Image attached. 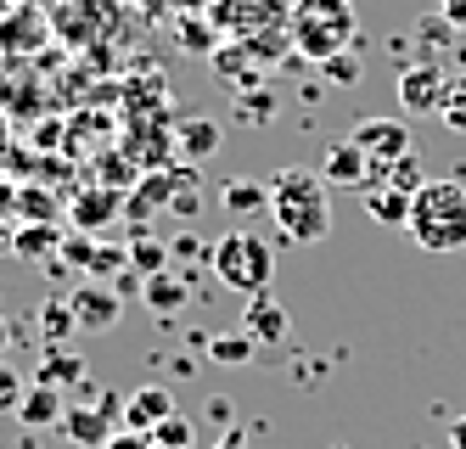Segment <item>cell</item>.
Masks as SVG:
<instances>
[{
	"label": "cell",
	"mask_w": 466,
	"mask_h": 449,
	"mask_svg": "<svg viewBox=\"0 0 466 449\" xmlns=\"http://www.w3.org/2000/svg\"><path fill=\"white\" fill-rule=\"evenodd\" d=\"M270 214L292 248H315L331 236V186L309 168H281L270 180Z\"/></svg>",
	"instance_id": "6da1fadb"
},
{
	"label": "cell",
	"mask_w": 466,
	"mask_h": 449,
	"mask_svg": "<svg viewBox=\"0 0 466 449\" xmlns=\"http://www.w3.org/2000/svg\"><path fill=\"white\" fill-rule=\"evenodd\" d=\"M405 230L427 253H461L466 248V186L461 180H427L410 202Z\"/></svg>",
	"instance_id": "7a4b0ae2"
},
{
	"label": "cell",
	"mask_w": 466,
	"mask_h": 449,
	"mask_svg": "<svg viewBox=\"0 0 466 449\" xmlns=\"http://www.w3.org/2000/svg\"><path fill=\"white\" fill-rule=\"evenodd\" d=\"M214 275L230 287V292H242V298H264L270 292V275H276V253H270V241H264L258 230L237 225V230H225L214 241Z\"/></svg>",
	"instance_id": "3957f363"
},
{
	"label": "cell",
	"mask_w": 466,
	"mask_h": 449,
	"mask_svg": "<svg viewBox=\"0 0 466 449\" xmlns=\"http://www.w3.org/2000/svg\"><path fill=\"white\" fill-rule=\"evenodd\" d=\"M292 46L309 62H331L354 46V6L349 0H298L292 6Z\"/></svg>",
	"instance_id": "277c9868"
},
{
	"label": "cell",
	"mask_w": 466,
	"mask_h": 449,
	"mask_svg": "<svg viewBox=\"0 0 466 449\" xmlns=\"http://www.w3.org/2000/svg\"><path fill=\"white\" fill-rule=\"evenodd\" d=\"M349 141L371 158V168H388L399 158H410V124L405 118H360L349 129Z\"/></svg>",
	"instance_id": "5b68a950"
},
{
	"label": "cell",
	"mask_w": 466,
	"mask_h": 449,
	"mask_svg": "<svg viewBox=\"0 0 466 449\" xmlns=\"http://www.w3.org/2000/svg\"><path fill=\"white\" fill-rule=\"evenodd\" d=\"M315 175L331 191H365V186H371V158H365L354 141H338V147H326V158H320Z\"/></svg>",
	"instance_id": "8992f818"
},
{
	"label": "cell",
	"mask_w": 466,
	"mask_h": 449,
	"mask_svg": "<svg viewBox=\"0 0 466 449\" xmlns=\"http://www.w3.org/2000/svg\"><path fill=\"white\" fill-rule=\"evenodd\" d=\"M68 309H74V326L79 332H113L118 326V292H107L102 281H85L68 298Z\"/></svg>",
	"instance_id": "52a82bcc"
},
{
	"label": "cell",
	"mask_w": 466,
	"mask_h": 449,
	"mask_svg": "<svg viewBox=\"0 0 466 449\" xmlns=\"http://www.w3.org/2000/svg\"><path fill=\"white\" fill-rule=\"evenodd\" d=\"M113 404H118V399H107L102 410L68 404V416H62V433H68L74 444H85V449H107V438H113Z\"/></svg>",
	"instance_id": "ba28073f"
},
{
	"label": "cell",
	"mask_w": 466,
	"mask_h": 449,
	"mask_svg": "<svg viewBox=\"0 0 466 449\" xmlns=\"http://www.w3.org/2000/svg\"><path fill=\"white\" fill-rule=\"evenodd\" d=\"M124 416H129V433H157L163 422L175 416V393L169 388H136Z\"/></svg>",
	"instance_id": "9c48e42d"
},
{
	"label": "cell",
	"mask_w": 466,
	"mask_h": 449,
	"mask_svg": "<svg viewBox=\"0 0 466 449\" xmlns=\"http://www.w3.org/2000/svg\"><path fill=\"white\" fill-rule=\"evenodd\" d=\"M399 96H405L410 113H444V101H450L444 79L432 74V67H410V74H399Z\"/></svg>",
	"instance_id": "30bf717a"
},
{
	"label": "cell",
	"mask_w": 466,
	"mask_h": 449,
	"mask_svg": "<svg viewBox=\"0 0 466 449\" xmlns=\"http://www.w3.org/2000/svg\"><path fill=\"white\" fill-rule=\"evenodd\" d=\"M62 416H68V404H62V393L46 388V383H35V388L23 393V404H17V422L23 427H62Z\"/></svg>",
	"instance_id": "8fae6325"
},
{
	"label": "cell",
	"mask_w": 466,
	"mask_h": 449,
	"mask_svg": "<svg viewBox=\"0 0 466 449\" xmlns=\"http://www.w3.org/2000/svg\"><path fill=\"white\" fill-rule=\"evenodd\" d=\"M141 298H147L152 315H180L191 292H186V281H180L175 270H157V275H147V281H141Z\"/></svg>",
	"instance_id": "7c38bea8"
},
{
	"label": "cell",
	"mask_w": 466,
	"mask_h": 449,
	"mask_svg": "<svg viewBox=\"0 0 466 449\" xmlns=\"http://www.w3.org/2000/svg\"><path fill=\"white\" fill-rule=\"evenodd\" d=\"M360 197H365V214H371V219H382V225H410V202H416V197L393 191V186H382V180H371Z\"/></svg>",
	"instance_id": "4fadbf2b"
},
{
	"label": "cell",
	"mask_w": 466,
	"mask_h": 449,
	"mask_svg": "<svg viewBox=\"0 0 466 449\" xmlns=\"http://www.w3.org/2000/svg\"><path fill=\"white\" fill-rule=\"evenodd\" d=\"M248 337L258 342H281L287 337V309L270 298V292H264V298H248Z\"/></svg>",
	"instance_id": "5bb4252c"
},
{
	"label": "cell",
	"mask_w": 466,
	"mask_h": 449,
	"mask_svg": "<svg viewBox=\"0 0 466 449\" xmlns=\"http://www.w3.org/2000/svg\"><path fill=\"white\" fill-rule=\"evenodd\" d=\"M225 209L237 214V219H253V214H264V209H270V186H264V180H253V175L230 180V186H225Z\"/></svg>",
	"instance_id": "9a60e30c"
},
{
	"label": "cell",
	"mask_w": 466,
	"mask_h": 449,
	"mask_svg": "<svg viewBox=\"0 0 466 449\" xmlns=\"http://www.w3.org/2000/svg\"><path fill=\"white\" fill-rule=\"evenodd\" d=\"M186 158H208L214 147H219V124H208V118H186Z\"/></svg>",
	"instance_id": "2e32d148"
},
{
	"label": "cell",
	"mask_w": 466,
	"mask_h": 449,
	"mask_svg": "<svg viewBox=\"0 0 466 449\" xmlns=\"http://www.w3.org/2000/svg\"><path fill=\"white\" fill-rule=\"evenodd\" d=\"M113 209H118V197H113V191H90V197H79V209H74V214H79V225H90V230H96Z\"/></svg>",
	"instance_id": "e0dca14e"
},
{
	"label": "cell",
	"mask_w": 466,
	"mask_h": 449,
	"mask_svg": "<svg viewBox=\"0 0 466 449\" xmlns=\"http://www.w3.org/2000/svg\"><path fill=\"white\" fill-rule=\"evenodd\" d=\"M23 393H28V388H23V376H17V371H12L6 360H0V416H17Z\"/></svg>",
	"instance_id": "ac0fdd59"
},
{
	"label": "cell",
	"mask_w": 466,
	"mask_h": 449,
	"mask_svg": "<svg viewBox=\"0 0 466 449\" xmlns=\"http://www.w3.org/2000/svg\"><path fill=\"white\" fill-rule=\"evenodd\" d=\"M253 354V337H214V360L219 365H248Z\"/></svg>",
	"instance_id": "d6986e66"
},
{
	"label": "cell",
	"mask_w": 466,
	"mask_h": 449,
	"mask_svg": "<svg viewBox=\"0 0 466 449\" xmlns=\"http://www.w3.org/2000/svg\"><path fill=\"white\" fill-rule=\"evenodd\" d=\"M152 444H175V449H191V422L186 416H169V422H163L157 433H147Z\"/></svg>",
	"instance_id": "ffe728a7"
},
{
	"label": "cell",
	"mask_w": 466,
	"mask_h": 449,
	"mask_svg": "<svg viewBox=\"0 0 466 449\" xmlns=\"http://www.w3.org/2000/svg\"><path fill=\"white\" fill-rule=\"evenodd\" d=\"M74 376H79V360H74V354H51V365H46L40 383H46V388H56V383H74Z\"/></svg>",
	"instance_id": "44dd1931"
},
{
	"label": "cell",
	"mask_w": 466,
	"mask_h": 449,
	"mask_svg": "<svg viewBox=\"0 0 466 449\" xmlns=\"http://www.w3.org/2000/svg\"><path fill=\"white\" fill-rule=\"evenodd\" d=\"M129 259H136V270H147V275H157L163 270V248H157V241H136V248H129Z\"/></svg>",
	"instance_id": "7402d4cb"
},
{
	"label": "cell",
	"mask_w": 466,
	"mask_h": 449,
	"mask_svg": "<svg viewBox=\"0 0 466 449\" xmlns=\"http://www.w3.org/2000/svg\"><path fill=\"white\" fill-rule=\"evenodd\" d=\"M107 449H152V438H147V433H129V427H124V433H113V438H107Z\"/></svg>",
	"instance_id": "603a6c76"
},
{
	"label": "cell",
	"mask_w": 466,
	"mask_h": 449,
	"mask_svg": "<svg viewBox=\"0 0 466 449\" xmlns=\"http://www.w3.org/2000/svg\"><path fill=\"white\" fill-rule=\"evenodd\" d=\"M326 74H331V79H360V62H349V56H331V62H326Z\"/></svg>",
	"instance_id": "cb8c5ba5"
},
{
	"label": "cell",
	"mask_w": 466,
	"mask_h": 449,
	"mask_svg": "<svg viewBox=\"0 0 466 449\" xmlns=\"http://www.w3.org/2000/svg\"><path fill=\"white\" fill-rule=\"evenodd\" d=\"M444 433H450V449H466V416H455Z\"/></svg>",
	"instance_id": "d4e9b609"
},
{
	"label": "cell",
	"mask_w": 466,
	"mask_h": 449,
	"mask_svg": "<svg viewBox=\"0 0 466 449\" xmlns=\"http://www.w3.org/2000/svg\"><path fill=\"white\" fill-rule=\"evenodd\" d=\"M219 449H248V427H230V433L219 438Z\"/></svg>",
	"instance_id": "484cf974"
},
{
	"label": "cell",
	"mask_w": 466,
	"mask_h": 449,
	"mask_svg": "<svg viewBox=\"0 0 466 449\" xmlns=\"http://www.w3.org/2000/svg\"><path fill=\"white\" fill-rule=\"evenodd\" d=\"M444 113H450L455 124H466V96H461V101H444Z\"/></svg>",
	"instance_id": "4316f807"
},
{
	"label": "cell",
	"mask_w": 466,
	"mask_h": 449,
	"mask_svg": "<svg viewBox=\"0 0 466 449\" xmlns=\"http://www.w3.org/2000/svg\"><path fill=\"white\" fill-rule=\"evenodd\" d=\"M6 342H12V326H6V321H0V354H6Z\"/></svg>",
	"instance_id": "83f0119b"
},
{
	"label": "cell",
	"mask_w": 466,
	"mask_h": 449,
	"mask_svg": "<svg viewBox=\"0 0 466 449\" xmlns=\"http://www.w3.org/2000/svg\"><path fill=\"white\" fill-rule=\"evenodd\" d=\"M461 186H466V180H461Z\"/></svg>",
	"instance_id": "f1b7e54d"
},
{
	"label": "cell",
	"mask_w": 466,
	"mask_h": 449,
	"mask_svg": "<svg viewBox=\"0 0 466 449\" xmlns=\"http://www.w3.org/2000/svg\"><path fill=\"white\" fill-rule=\"evenodd\" d=\"M23 449H28V444H23Z\"/></svg>",
	"instance_id": "f546056e"
}]
</instances>
